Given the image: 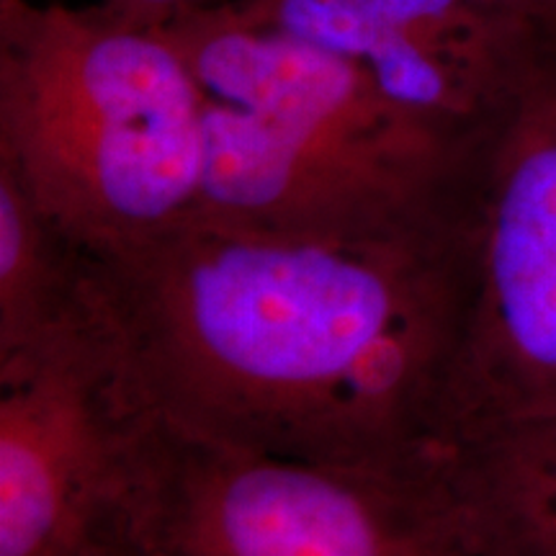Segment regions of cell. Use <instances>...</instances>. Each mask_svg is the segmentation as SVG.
<instances>
[{
	"mask_svg": "<svg viewBox=\"0 0 556 556\" xmlns=\"http://www.w3.org/2000/svg\"><path fill=\"white\" fill-rule=\"evenodd\" d=\"M467 294L462 201L371 235L197 217L127 253H83L80 317L148 420L317 462L448 446L443 394Z\"/></svg>",
	"mask_w": 556,
	"mask_h": 556,
	"instance_id": "obj_1",
	"label": "cell"
},
{
	"mask_svg": "<svg viewBox=\"0 0 556 556\" xmlns=\"http://www.w3.org/2000/svg\"><path fill=\"white\" fill-rule=\"evenodd\" d=\"M204 99L199 217L268 232L371 235L454 212L479 139L438 129L361 70L227 5L165 21Z\"/></svg>",
	"mask_w": 556,
	"mask_h": 556,
	"instance_id": "obj_2",
	"label": "cell"
},
{
	"mask_svg": "<svg viewBox=\"0 0 556 556\" xmlns=\"http://www.w3.org/2000/svg\"><path fill=\"white\" fill-rule=\"evenodd\" d=\"M0 165L83 253L150 245L201 214L204 99L163 26L0 0Z\"/></svg>",
	"mask_w": 556,
	"mask_h": 556,
	"instance_id": "obj_3",
	"label": "cell"
},
{
	"mask_svg": "<svg viewBox=\"0 0 556 556\" xmlns=\"http://www.w3.org/2000/svg\"><path fill=\"white\" fill-rule=\"evenodd\" d=\"M131 520L163 556H479L516 528L467 448L317 462L148 417Z\"/></svg>",
	"mask_w": 556,
	"mask_h": 556,
	"instance_id": "obj_4",
	"label": "cell"
},
{
	"mask_svg": "<svg viewBox=\"0 0 556 556\" xmlns=\"http://www.w3.org/2000/svg\"><path fill=\"white\" fill-rule=\"evenodd\" d=\"M467 294L443 441L486 448L556 417V34L479 139L462 193Z\"/></svg>",
	"mask_w": 556,
	"mask_h": 556,
	"instance_id": "obj_5",
	"label": "cell"
},
{
	"mask_svg": "<svg viewBox=\"0 0 556 556\" xmlns=\"http://www.w3.org/2000/svg\"><path fill=\"white\" fill-rule=\"evenodd\" d=\"M142 430L83 317L0 361V556H88L119 531Z\"/></svg>",
	"mask_w": 556,
	"mask_h": 556,
	"instance_id": "obj_6",
	"label": "cell"
},
{
	"mask_svg": "<svg viewBox=\"0 0 556 556\" xmlns=\"http://www.w3.org/2000/svg\"><path fill=\"white\" fill-rule=\"evenodd\" d=\"M235 16L348 62L456 137L490 127L548 34L477 0H229Z\"/></svg>",
	"mask_w": 556,
	"mask_h": 556,
	"instance_id": "obj_7",
	"label": "cell"
},
{
	"mask_svg": "<svg viewBox=\"0 0 556 556\" xmlns=\"http://www.w3.org/2000/svg\"><path fill=\"white\" fill-rule=\"evenodd\" d=\"M80 281L83 250L0 165V361L73 328Z\"/></svg>",
	"mask_w": 556,
	"mask_h": 556,
	"instance_id": "obj_8",
	"label": "cell"
},
{
	"mask_svg": "<svg viewBox=\"0 0 556 556\" xmlns=\"http://www.w3.org/2000/svg\"><path fill=\"white\" fill-rule=\"evenodd\" d=\"M477 456L497 503L536 544L556 556V417Z\"/></svg>",
	"mask_w": 556,
	"mask_h": 556,
	"instance_id": "obj_9",
	"label": "cell"
},
{
	"mask_svg": "<svg viewBox=\"0 0 556 556\" xmlns=\"http://www.w3.org/2000/svg\"><path fill=\"white\" fill-rule=\"evenodd\" d=\"M225 3H229V0H101L103 9L114 13V16L144 26H160L165 21L184 16V13L214 9V5Z\"/></svg>",
	"mask_w": 556,
	"mask_h": 556,
	"instance_id": "obj_10",
	"label": "cell"
},
{
	"mask_svg": "<svg viewBox=\"0 0 556 556\" xmlns=\"http://www.w3.org/2000/svg\"><path fill=\"white\" fill-rule=\"evenodd\" d=\"M477 3L544 31H556V0H477Z\"/></svg>",
	"mask_w": 556,
	"mask_h": 556,
	"instance_id": "obj_11",
	"label": "cell"
},
{
	"mask_svg": "<svg viewBox=\"0 0 556 556\" xmlns=\"http://www.w3.org/2000/svg\"><path fill=\"white\" fill-rule=\"evenodd\" d=\"M88 556H163V554L144 541L142 533L137 531L135 520L129 516L127 526H122L119 531L111 533V536L103 541L101 546H96Z\"/></svg>",
	"mask_w": 556,
	"mask_h": 556,
	"instance_id": "obj_12",
	"label": "cell"
},
{
	"mask_svg": "<svg viewBox=\"0 0 556 556\" xmlns=\"http://www.w3.org/2000/svg\"><path fill=\"white\" fill-rule=\"evenodd\" d=\"M479 556H552V554H546L544 548L536 544V541H533L531 536H526L520 528H516V531L507 533L503 541H497L495 546L486 548V552Z\"/></svg>",
	"mask_w": 556,
	"mask_h": 556,
	"instance_id": "obj_13",
	"label": "cell"
}]
</instances>
